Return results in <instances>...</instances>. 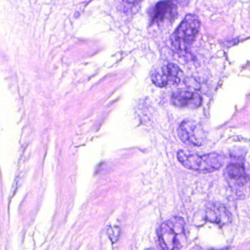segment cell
<instances>
[{
	"mask_svg": "<svg viewBox=\"0 0 250 250\" xmlns=\"http://www.w3.org/2000/svg\"><path fill=\"white\" fill-rule=\"evenodd\" d=\"M177 157L184 168L203 173L215 172L224 164L223 156L217 153L198 155L181 150L177 154Z\"/></svg>",
	"mask_w": 250,
	"mask_h": 250,
	"instance_id": "1",
	"label": "cell"
},
{
	"mask_svg": "<svg viewBox=\"0 0 250 250\" xmlns=\"http://www.w3.org/2000/svg\"><path fill=\"white\" fill-rule=\"evenodd\" d=\"M158 242L163 250H178L185 242V222L181 217H173L161 224L158 232Z\"/></svg>",
	"mask_w": 250,
	"mask_h": 250,
	"instance_id": "2",
	"label": "cell"
},
{
	"mask_svg": "<svg viewBox=\"0 0 250 250\" xmlns=\"http://www.w3.org/2000/svg\"><path fill=\"white\" fill-rule=\"evenodd\" d=\"M200 29L201 21L198 16L188 14L171 35V45L177 51H186L192 45Z\"/></svg>",
	"mask_w": 250,
	"mask_h": 250,
	"instance_id": "3",
	"label": "cell"
},
{
	"mask_svg": "<svg viewBox=\"0 0 250 250\" xmlns=\"http://www.w3.org/2000/svg\"><path fill=\"white\" fill-rule=\"evenodd\" d=\"M178 134L181 141L190 146L201 147L206 142L205 131L196 121H183L178 126Z\"/></svg>",
	"mask_w": 250,
	"mask_h": 250,
	"instance_id": "4",
	"label": "cell"
},
{
	"mask_svg": "<svg viewBox=\"0 0 250 250\" xmlns=\"http://www.w3.org/2000/svg\"><path fill=\"white\" fill-rule=\"evenodd\" d=\"M182 70L175 64L170 63L154 71L152 75L153 82L159 88L178 85L182 80Z\"/></svg>",
	"mask_w": 250,
	"mask_h": 250,
	"instance_id": "5",
	"label": "cell"
},
{
	"mask_svg": "<svg viewBox=\"0 0 250 250\" xmlns=\"http://www.w3.org/2000/svg\"><path fill=\"white\" fill-rule=\"evenodd\" d=\"M177 5L171 1L158 2L151 12V22L153 24H162L171 22L178 15Z\"/></svg>",
	"mask_w": 250,
	"mask_h": 250,
	"instance_id": "6",
	"label": "cell"
},
{
	"mask_svg": "<svg viewBox=\"0 0 250 250\" xmlns=\"http://www.w3.org/2000/svg\"><path fill=\"white\" fill-rule=\"evenodd\" d=\"M171 102L174 106L179 108L195 109L201 107L203 99L201 95L197 93L178 91L172 94Z\"/></svg>",
	"mask_w": 250,
	"mask_h": 250,
	"instance_id": "7",
	"label": "cell"
},
{
	"mask_svg": "<svg viewBox=\"0 0 250 250\" xmlns=\"http://www.w3.org/2000/svg\"><path fill=\"white\" fill-rule=\"evenodd\" d=\"M225 178L231 186L242 187L248 181L247 172L243 164L231 163L225 171Z\"/></svg>",
	"mask_w": 250,
	"mask_h": 250,
	"instance_id": "8",
	"label": "cell"
},
{
	"mask_svg": "<svg viewBox=\"0 0 250 250\" xmlns=\"http://www.w3.org/2000/svg\"><path fill=\"white\" fill-rule=\"evenodd\" d=\"M205 217L208 221L219 225H227L232 220L231 213L221 205H214L208 208Z\"/></svg>",
	"mask_w": 250,
	"mask_h": 250,
	"instance_id": "9",
	"label": "cell"
},
{
	"mask_svg": "<svg viewBox=\"0 0 250 250\" xmlns=\"http://www.w3.org/2000/svg\"><path fill=\"white\" fill-rule=\"evenodd\" d=\"M107 233H108L109 236L110 237L111 240L113 241V238H116L118 239L119 237L120 230L118 227H115V228H109L107 230Z\"/></svg>",
	"mask_w": 250,
	"mask_h": 250,
	"instance_id": "10",
	"label": "cell"
}]
</instances>
